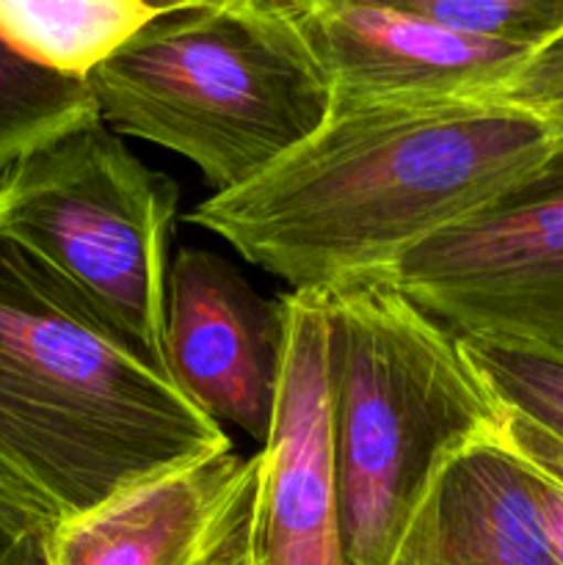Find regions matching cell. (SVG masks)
<instances>
[{
	"instance_id": "obj_1",
	"label": "cell",
	"mask_w": 563,
	"mask_h": 565,
	"mask_svg": "<svg viewBox=\"0 0 563 565\" xmlns=\"http://www.w3.org/2000/svg\"><path fill=\"white\" fill-rule=\"evenodd\" d=\"M552 166L550 127L500 94L337 99L312 136L188 221L290 290L323 292L386 276L439 232L541 185Z\"/></svg>"
},
{
	"instance_id": "obj_2",
	"label": "cell",
	"mask_w": 563,
	"mask_h": 565,
	"mask_svg": "<svg viewBox=\"0 0 563 565\" xmlns=\"http://www.w3.org/2000/svg\"><path fill=\"white\" fill-rule=\"evenodd\" d=\"M331 461L348 565H431L428 508L508 412L461 340L386 276L320 292Z\"/></svg>"
},
{
	"instance_id": "obj_3",
	"label": "cell",
	"mask_w": 563,
	"mask_h": 565,
	"mask_svg": "<svg viewBox=\"0 0 563 565\" xmlns=\"http://www.w3.org/2000/svg\"><path fill=\"white\" fill-rule=\"evenodd\" d=\"M232 450L163 373L0 237V467L59 522Z\"/></svg>"
},
{
	"instance_id": "obj_4",
	"label": "cell",
	"mask_w": 563,
	"mask_h": 565,
	"mask_svg": "<svg viewBox=\"0 0 563 565\" xmlns=\"http://www.w3.org/2000/svg\"><path fill=\"white\" fill-rule=\"evenodd\" d=\"M99 121L191 160L232 191L312 136L323 75L265 0L155 14L86 77Z\"/></svg>"
},
{
	"instance_id": "obj_5",
	"label": "cell",
	"mask_w": 563,
	"mask_h": 565,
	"mask_svg": "<svg viewBox=\"0 0 563 565\" xmlns=\"http://www.w3.org/2000/svg\"><path fill=\"white\" fill-rule=\"evenodd\" d=\"M177 207V182L94 121L0 180V237L169 379L163 307Z\"/></svg>"
},
{
	"instance_id": "obj_6",
	"label": "cell",
	"mask_w": 563,
	"mask_h": 565,
	"mask_svg": "<svg viewBox=\"0 0 563 565\" xmlns=\"http://www.w3.org/2000/svg\"><path fill=\"white\" fill-rule=\"evenodd\" d=\"M386 279L458 337L563 348V180L439 232Z\"/></svg>"
},
{
	"instance_id": "obj_7",
	"label": "cell",
	"mask_w": 563,
	"mask_h": 565,
	"mask_svg": "<svg viewBox=\"0 0 563 565\" xmlns=\"http://www.w3.org/2000/svg\"><path fill=\"white\" fill-rule=\"evenodd\" d=\"M287 301L263 298L224 257L180 248L166 279L169 379L219 428L265 445L279 397Z\"/></svg>"
},
{
	"instance_id": "obj_8",
	"label": "cell",
	"mask_w": 563,
	"mask_h": 565,
	"mask_svg": "<svg viewBox=\"0 0 563 565\" xmlns=\"http://www.w3.org/2000/svg\"><path fill=\"white\" fill-rule=\"evenodd\" d=\"M318 66L331 103L497 94L530 50L425 22L375 0H265Z\"/></svg>"
},
{
	"instance_id": "obj_9",
	"label": "cell",
	"mask_w": 563,
	"mask_h": 565,
	"mask_svg": "<svg viewBox=\"0 0 563 565\" xmlns=\"http://www.w3.org/2000/svg\"><path fill=\"white\" fill-rule=\"evenodd\" d=\"M287 342L270 434L259 447L252 565H348L331 461L323 301L285 292Z\"/></svg>"
},
{
	"instance_id": "obj_10",
	"label": "cell",
	"mask_w": 563,
	"mask_h": 565,
	"mask_svg": "<svg viewBox=\"0 0 563 565\" xmlns=\"http://www.w3.org/2000/svg\"><path fill=\"white\" fill-rule=\"evenodd\" d=\"M259 456L169 469L59 522L44 565H230L254 527Z\"/></svg>"
},
{
	"instance_id": "obj_11",
	"label": "cell",
	"mask_w": 563,
	"mask_h": 565,
	"mask_svg": "<svg viewBox=\"0 0 563 565\" xmlns=\"http://www.w3.org/2000/svg\"><path fill=\"white\" fill-rule=\"evenodd\" d=\"M431 565H557L530 469L502 439L469 447L428 508Z\"/></svg>"
},
{
	"instance_id": "obj_12",
	"label": "cell",
	"mask_w": 563,
	"mask_h": 565,
	"mask_svg": "<svg viewBox=\"0 0 563 565\" xmlns=\"http://www.w3.org/2000/svg\"><path fill=\"white\" fill-rule=\"evenodd\" d=\"M152 17L141 0H0V39L33 64L88 77Z\"/></svg>"
},
{
	"instance_id": "obj_13",
	"label": "cell",
	"mask_w": 563,
	"mask_h": 565,
	"mask_svg": "<svg viewBox=\"0 0 563 565\" xmlns=\"http://www.w3.org/2000/svg\"><path fill=\"white\" fill-rule=\"evenodd\" d=\"M99 121L86 77L61 75L0 39V180L36 149Z\"/></svg>"
},
{
	"instance_id": "obj_14",
	"label": "cell",
	"mask_w": 563,
	"mask_h": 565,
	"mask_svg": "<svg viewBox=\"0 0 563 565\" xmlns=\"http://www.w3.org/2000/svg\"><path fill=\"white\" fill-rule=\"evenodd\" d=\"M464 353L502 408L563 445V348L458 337Z\"/></svg>"
},
{
	"instance_id": "obj_15",
	"label": "cell",
	"mask_w": 563,
	"mask_h": 565,
	"mask_svg": "<svg viewBox=\"0 0 563 565\" xmlns=\"http://www.w3.org/2000/svg\"><path fill=\"white\" fill-rule=\"evenodd\" d=\"M469 39L535 50L563 31V0H375Z\"/></svg>"
},
{
	"instance_id": "obj_16",
	"label": "cell",
	"mask_w": 563,
	"mask_h": 565,
	"mask_svg": "<svg viewBox=\"0 0 563 565\" xmlns=\"http://www.w3.org/2000/svg\"><path fill=\"white\" fill-rule=\"evenodd\" d=\"M497 94L535 114L550 127L555 166L546 180H563V31L530 50Z\"/></svg>"
},
{
	"instance_id": "obj_17",
	"label": "cell",
	"mask_w": 563,
	"mask_h": 565,
	"mask_svg": "<svg viewBox=\"0 0 563 565\" xmlns=\"http://www.w3.org/2000/svg\"><path fill=\"white\" fill-rule=\"evenodd\" d=\"M55 513L0 467V565H44Z\"/></svg>"
},
{
	"instance_id": "obj_18",
	"label": "cell",
	"mask_w": 563,
	"mask_h": 565,
	"mask_svg": "<svg viewBox=\"0 0 563 565\" xmlns=\"http://www.w3.org/2000/svg\"><path fill=\"white\" fill-rule=\"evenodd\" d=\"M502 445L508 450L517 452L524 463H530L539 472L550 475L557 483H563V445L555 436L544 434L541 428H535L533 423H528L519 414L508 412L506 428H502Z\"/></svg>"
},
{
	"instance_id": "obj_19",
	"label": "cell",
	"mask_w": 563,
	"mask_h": 565,
	"mask_svg": "<svg viewBox=\"0 0 563 565\" xmlns=\"http://www.w3.org/2000/svg\"><path fill=\"white\" fill-rule=\"evenodd\" d=\"M530 483H533L535 505H539L541 522H544L546 535H550L552 552H555L557 565H563V483H557L550 475L539 472L528 463Z\"/></svg>"
},
{
	"instance_id": "obj_20",
	"label": "cell",
	"mask_w": 563,
	"mask_h": 565,
	"mask_svg": "<svg viewBox=\"0 0 563 565\" xmlns=\"http://www.w3.org/2000/svg\"><path fill=\"white\" fill-rule=\"evenodd\" d=\"M144 6L155 11V14H169V11H182V9H199V6H219L230 3V0H141Z\"/></svg>"
},
{
	"instance_id": "obj_21",
	"label": "cell",
	"mask_w": 563,
	"mask_h": 565,
	"mask_svg": "<svg viewBox=\"0 0 563 565\" xmlns=\"http://www.w3.org/2000/svg\"><path fill=\"white\" fill-rule=\"evenodd\" d=\"M254 530V527H252ZM230 565H252V539H248V544L243 546L241 552L235 555V561H232Z\"/></svg>"
}]
</instances>
